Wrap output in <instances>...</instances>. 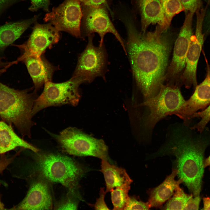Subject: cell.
Returning a JSON list of instances; mask_svg holds the SVG:
<instances>
[{
  "label": "cell",
  "instance_id": "e575fe53",
  "mask_svg": "<svg viewBox=\"0 0 210 210\" xmlns=\"http://www.w3.org/2000/svg\"><path fill=\"white\" fill-rule=\"evenodd\" d=\"M24 0H0V15L8 7Z\"/></svg>",
  "mask_w": 210,
  "mask_h": 210
},
{
  "label": "cell",
  "instance_id": "3957f363",
  "mask_svg": "<svg viewBox=\"0 0 210 210\" xmlns=\"http://www.w3.org/2000/svg\"><path fill=\"white\" fill-rule=\"evenodd\" d=\"M185 101L178 86L163 84L156 95L136 105L138 128L142 140H149L156 124L168 116L175 115Z\"/></svg>",
  "mask_w": 210,
  "mask_h": 210
},
{
  "label": "cell",
  "instance_id": "4fadbf2b",
  "mask_svg": "<svg viewBox=\"0 0 210 210\" xmlns=\"http://www.w3.org/2000/svg\"><path fill=\"white\" fill-rule=\"evenodd\" d=\"M195 13L186 14L182 27L174 44L172 59L169 66L166 76L175 78L184 70L186 54L193 35L192 21Z\"/></svg>",
  "mask_w": 210,
  "mask_h": 210
},
{
  "label": "cell",
  "instance_id": "8fae6325",
  "mask_svg": "<svg viewBox=\"0 0 210 210\" xmlns=\"http://www.w3.org/2000/svg\"><path fill=\"white\" fill-rule=\"evenodd\" d=\"M60 37V31L50 23L41 24L36 22L27 41L22 44L13 45L22 51L17 61L21 62L30 56H41L46 49L57 43Z\"/></svg>",
  "mask_w": 210,
  "mask_h": 210
},
{
  "label": "cell",
  "instance_id": "836d02e7",
  "mask_svg": "<svg viewBox=\"0 0 210 210\" xmlns=\"http://www.w3.org/2000/svg\"><path fill=\"white\" fill-rule=\"evenodd\" d=\"M4 58V57H0V75L6 72L13 65L18 63L16 60L10 62H4L3 61Z\"/></svg>",
  "mask_w": 210,
  "mask_h": 210
},
{
  "label": "cell",
  "instance_id": "603a6c76",
  "mask_svg": "<svg viewBox=\"0 0 210 210\" xmlns=\"http://www.w3.org/2000/svg\"><path fill=\"white\" fill-rule=\"evenodd\" d=\"M172 197L170 198L164 206L166 210H183L187 202L192 197L191 194H186L180 186L175 190Z\"/></svg>",
  "mask_w": 210,
  "mask_h": 210
},
{
  "label": "cell",
  "instance_id": "44dd1931",
  "mask_svg": "<svg viewBox=\"0 0 210 210\" xmlns=\"http://www.w3.org/2000/svg\"><path fill=\"white\" fill-rule=\"evenodd\" d=\"M100 171L103 174L106 186V193L116 187L125 184H131L133 181L123 168L102 160Z\"/></svg>",
  "mask_w": 210,
  "mask_h": 210
},
{
  "label": "cell",
  "instance_id": "30bf717a",
  "mask_svg": "<svg viewBox=\"0 0 210 210\" xmlns=\"http://www.w3.org/2000/svg\"><path fill=\"white\" fill-rule=\"evenodd\" d=\"M94 36L93 33L88 36V44L78 56L73 76L82 77L89 83L97 77L103 76L106 64V53L103 45L95 46L93 43Z\"/></svg>",
  "mask_w": 210,
  "mask_h": 210
},
{
  "label": "cell",
  "instance_id": "9a60e30c",
  "mask_svg": "<svg viewBox=\"0 0 210 210\" xmlns=\"http://www.w3.org/2000/svg\"><path fill=\"white\" fill-rule=\"evenodd\" d=\"M52 197L46 183L41 180L32 184L25 197L12 210H50Z\"/></svg>",
  "mask_w": 210,
  "mask_h": 210
},
{
  "label": "cell",
  "instance_id": "e0dca14e",
  "mask_svg": "<svg viewBox=\"0 0 210 210\" xmlns=\"http://www.w3.org/2000/svg\"><path fill=\"white\" fill-rule=\"evenodd\" d=\"M21 61L26 66L33 80L36 91L46 82L51 81L54 72L58 69V67L52 64L42 55L29 56Z\"/></svg>",
  "mask_w": 210,
  "mask_h": 210
},
{
  "label": "cell",
  "instance_id": "1f68e13d",
  "mask_svg": "<svg viewBox=\"0 0 210 210\" xmlns=\"http://www.w3.org/2000/svg\"><path fill=\"white\" fill-rule=\"evenodd\" d=\"M78 206V202L73 200L68 199L57 207V210H76Z\"/></svg>",
  "mask_w": 210,
  "mask_h": 210
},
{
  "label": "cell",
  "instance_id": "2e32d148",
  "mask_svg": "<svg viewBox=\"0 0 210 210\" xmlns=\"http://www.w3.org/2000/svg\"><path fill=\"white\" fill-rule=\"evenodd\" d=\"M141 17V32H146L150 24H157L164 33L169 26L164 17L160 0H136Z\"/></svg>",
  "mask_w": 210,
  "mask_h": 210
},
{
  "label": "cell",
  "instance_id": "ac0fdd59",
  "mask_svg": "<svg viewBox=\"0 0 210 210\" xmlns=\"http://www.w3.org/2000/svg\"><path fill=\"white\" fill-rule=\"evenodd\" d=\"M177 174V169H172L171 173L167 177L162 183L150 191L148 202L150 208L161 206L173 195L176 189L183 183L180 179L178 180H175Z\"/></svg>",
  "mask_w": 210,
  "mask_h": 210
},
{
  "label": "cell",
  "instance_id": "4316f807",
  "mask_svg": "<svg viewBox=\"0 0 210 210\" xmlns=\"http://www.w3.org/2000/svg\"><path fill=\"white\" fill-rule=\"evenodd\" d=\"M50 0H30L31 5L28 9L32 12H36L40 9H42L45 12L48 13L50 11Z\"/></svg>",
  "mask_w": 210,
  "mask_h": 210
},
{
  "label": "cell",
  "instance_id": "ffe728a7",
  "mask_svg": "<svg viewBox=\"0 0 210 210\" xmlns=\"http://www.w3.org/2000/svg\"><path fill=\"white\" fill-rule=\"evenodd\" d=\"M12 126L0 121V155L21 147L37 152L36 148L20 137L14 132Z\"/></svg>",
  "mask_w": 210,
  "mask_h": 210
},
{
  "label": "cell",
  "instance_id": "cb8c5ba5",
  "mask_svg": "<svg viewBox=\"0 0 210 210\" xmlns=\"http://www.w3.org/2000/svg\"><path fill=\"white\" fill-rule=\"evenodd\" d=\"M163 13L170 26L173 17L182 11L183 8L179 0H160Z\"/></svg>",
  "mask_w": 210,
  "mask_h": 210
},
{
  "label": "cell",
  "instance_id": "f1b7e54d",
  "mask_svg": "<svg viewBox=\"0 0 210 210\" xmlns=\"http://www.w3.org/2000/svg\"><path fill=\"white\" fill-rule=\"evenodd\" d=\"M106 193L104 188H101L99 192V196L98 198L94 207L95 210H109L104 200Z\"/></svg>",
  "mask_w": 210,
  "mask_h": 210
},
{
  "label": "cell",
  "instance_id": "5bb4252c",
  "mask_svg": "<svg viewBox=\"0 0 210 210\" xmlns=\"http://www.w3.org/2000/svg\"><path fill=\"white\" fill-rule=\"evenodd\" d=\"M207 73L204 80L197 85L192 95L185 101L176 114L187 126L195 113L203 110L210 104V68L207 66Z\"/></svg>",
  "mask_w": 210,
  "mask_h": 210
},
{
  "label": "cell",
  "instance_id": "7a4b0ae2",
  "mask_svg": "<svg viewBox=\"0 0 210 210\" xmlns=\"http://www.w3.org/2000/svg\"><path fill=\"white\" fill-rule=\"evenodd\" d=\"M167 136L166 142L153 156H175L179 179L194 197L199 196L204 172L205 144L180 127L173 129Z\"/></svg>",
  "mask_w": 210,
  "mask_h": 210
},
{
  "label": "cell",
  "instance_id": "83f0119b",
  "mask_svg": "<svg viewBox=\"0 0 210 210\" xmlns=\"http://www.w3.org/2000/svg\"><path fill=\"white\" fill-rule=\"evenodd\" d=\"M187 13L189 12L195 13L201 8V0H179Z\"/></svg>",
  "mask_w": 210,
  "mask_h": 210
},
{
  "label": "cell",
  "instance_id": "74e56055",
  "mask_svg": "<svg viewBox=\"0 0 210 210\" xmlns=\"http://www.w3.org/2000/svg\"><path fill=\"white\" fill-rule=\"evenodd\" d=\"M203 165L204 168L209 167L210 170V155L203 161Z\"/></svg>",
  "mask_w": 210,
  "mask_h": 210
},
{
  "label": "cell",
  "instance_id": "7402d4cb",
  "mask_svg": "<svg viewBox=\"0 0 210 210\" xmlns=\"http://www.w3.org/2000/svg\"><path fill=\"white\" fill-rule=\"evenodd\" d=\"M130 185L124 184L116 187L111 191L113 210H124L129 198L128 192L130 189Z\"/></svg>",
  "mask_w": 210,
  "mask_h": 210
},
{
  "label": "cell",
  "instance_id": "484cf974",
  "mask_svg": "<svg viewBox=\"0 0 210 210\" xmlns=\"http://www.w3.org/2000/svg\"><path fill=\"white\" fill-rule=\"evenodd\" d=\"M150 207L147 202L138 200L134 197H130L124 210H148Z\"/></svg>",
  "mask_w": 210,
  "mask_h": 210
},
{
  "label": "cell",
  "instance_id": "8d00e7d4",
  "mask_svg": "<svg viewBox=\"0 0 210 210\" xmlns=\"http://www.w3.org/2000/svg\"><path fill=\"white\" fill-rule=\"evenodd\" d=\"M204 210H210V198L204 197L203 198Z\"/></svg>",
  "mask_w": 210,
  "mask_h": 210
},
{
  "label": "cell",
  "instance_id": "9c48e42d",
  "mask_svg": "<svg viewBox=\"0 0 210 210\" xmlns=\"http://www.w3.org/2000/svg\"><path fill=\"white\" fill-rule=\"evenodd\" d=\"M82 16L80 0H64L47 13L43 20L51 24L59 31L81 38L80 23Z\"/></svg>",
  "mask_w": 210,
  "mask_h": 210
},
{
  "label": "cell",
  "instance_id": "7c38bea8",
  "mask_svg": "<svg viewBox=\"0 0 210 210\" xmlns=\"http://www.w3.org/2000/svg\"><path fill=\"white\" fill-rule=\"evenodd\" d=\"M206 10L205 8H202L195 12L197 19L195 33L191 38L186 55L185 68L181 76L182 83L187 88L193 86L195 89L197 85V68L204 42V36L202 27Z\"/></svg>",
  "mask_w": 210,
  "mask_h": 210
},
{
  "label": "cell",
  "instance_id": "f35d334b",
  "mask_svg": "<svg viewBox=\"0 0 210 210\" xmlns=\"http://www.w3.org/2000/svg\"><path fill=\"white\" fill-rule=\"evenodd\" d=\"M4 209H5L4 205V204L3 203L1 202V195L0 194V210H4Z\"/></svg>",
  "mask_w": 210,
  "mask_h": 210
},
{
  "label": "cell",
  "instance_id": "d6a6232c",
  "mask_svg": "<svg viewBox=\"0 0 210 210\" xmlns=\"http://www.w3.org/2000/svg\"><path fill=\"white\" fill-rule=\"evenodd\" d=\"M16 155L10 157H7L4 154L1 155L0 157V173L2 172L13 161Z\"/></svg>",
  "mask_w": 210,
  "mask_h": 210
},
{
  "label": "cell",
  "instance_id": "8992f818",
  "mask_svg": "<svg viewBox=\"0 0 210 210\" xmlns=\"http://www.w3.org/2000/svg\"><path fill=\"white\" fill-rule=\"evenodd\" d=\"M51 134L64 150L70 154L94 157L112 164L108 147L102 139L94 138L74 127H68L58 134Z\"/></svg>",
  "mask_w": 210,
  "mask_h": 210
},
{
  "label": "cell",
  "instance_id": "6da1fadb",
  "mask_svg": "<svg viewBox=\"0 0 210 210\" xmlns=\"http://www.w3.org/2000/svg\"><path fill=\"white\" fill-rule=\"evenodd\" d=\"M116 19L127 31L126 50L137 85L144 99L152 97L159 92L166 78L169 43L158 25L153 31L139 32L129 11H120Z\"/></svg>",
  "mask_w": 210,
  "mask_h": 210
},
{
  "label": "cell",
  "instance_id": "d590c367",
  "mask_svg": "<svg viewBox=\"0 0 210 210\" xmlns=\"http://www.w3.org/2000/svg\"><path fill=\"white\" fill-rule=\"evenodd\" d=\"M80 4L92 6H98L106 3L107 0H80Z\"/></svg>",
  "mask_w": 210,
  "mask_h": 210
},
{
  "label": "cell",
  "instance_id": "d4e9b609",
  "mask_svg": "<svg viewBox=\"0 0 210 210\" xmlns=\"http://www.w3.org/2000/svg\"><path fill=\"white\" fill-rule=\"evenodd\" d=\"M195 118H201V120L193 126L191 127V130H196L201 133L204 131L206 125L210 121V104L205 109L195 113L192 119Z\"/></svg>",
  "mask_w": 210,
  "mask_h": 210
},
{
  "label": "cell",
  "instance_id": "277c9868",
  "mask_svg": "<svg viewBox=\"0 0 210 210\" xmlns=\"http://www.w3.org/2000/svg\"><path fill=\"white\" fill-rule=\"evenodd\" d=\"M15 90L0 82V117L2 120L13 125L22 137H31V129L35 125L32 112L36 98L34 91Z\"/></svg>",
  "mask_w": 210,
  "mask_h": 210
},
{
  "label": "cell",
  "instance_id": "52a82bcc",
  "mask_svg": "<svg viewBox=\"0 0 210 210\" xmlns=\"http://www.w3.org/2000/svg\"><path fill=\"white\" fill-rule=\"evenodd\" d=\"M85 82V80L83 78L73 76L62 83L46 82L42 93L35 100L32 112V116L48 107L65 104L77 105L80 98L79 86Z\"/></svg>",
  "mask_w": 210,
  "mask_h": 210
},
{
  "label": "cell",
  "instance_id": "ba28073f",
  "mask_svg": "<svg viewBox=\"0 0 210 210\" xmlns=\"http://www.w3.org/2000/svg\"><path fill=\"white\" fill-rule=\"evenodd\" d=\"M80 4L82 13L80 25L81 38L97 33L100 38L99 46H102L103 45L105 35L111 33L119 42L127 54L124 42L109 17L108 10H110L111 14L112 11L107 3L98 6Z\"/></svg>",
  "mask_w": 210,
  "mask_h": 210
},
{
  "label": "cell",
  "instance_id": "f546056e",
  "mask_svg": "<svg viewBox=\"0 0 210 210\" xmlns=\"http://www.w3.org/2000/svg\"><path fill=\"white\" fill-rule=\"evenodd\" d=\"M208 2L210 8V0H208ZM202 31L204 36L210 34V9L208 12L206 10L203 22Z\"/></svg>",
  "mask_w": 210,
  "mask_h": 210
},
{
  "label": "cell",
  "instance_id": "4dcf8cb0",
  "mask_svg": "<svg viewBox=\"0 0 210 210\" xmlns=\"http://www.w3.org/2000/svg\"><path fill=\"white\" fill-rule=\"evenodd\" d=\"M200 202L199 196L192 197L187 202L183 210H198Z\"/></svg>",
  "mask_w": 210,
  "mask_h": 210
},
{
  "label": "cell",
  "instance_id": "5b68a950",
  "mask_svg": "<svg viewBox=\"0 0 210 210\" xmlns=\"http://www.w3.org/2000/svg\"><path fill=\"white\" fill-rule=\"evenodd\" d=\"M38 169L50 181L61 183L74 192L85 170L71 158L53 154H40L37 158Z\"/></svg>",
  "mask_w": 210,
  "mask_h": 210
},
{
  "label": "cell",
  "instance_id": "d6986e66",
  "mask_svg": "<svg viewBox=\"0 0 210 210\" xmlns=\"http://www.w3.org/2000/svg\"><path fill=\"white\" fill-rule=\"evenodd\" d=\"M40 14L21 21L0 26V52L19 38L31 25L37 21Z\"/></svg>",
  "mask_w": 210,
  "mask_h": 210
}]
</instances>
